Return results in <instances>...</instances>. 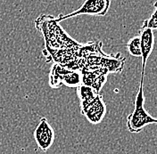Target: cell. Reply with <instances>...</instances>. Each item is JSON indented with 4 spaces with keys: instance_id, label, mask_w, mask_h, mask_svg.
<instances>
[{
    "instance_id": "cell-1",
    "label": "cell",
    "mask_w": 157,
    "mask_h": 154,
    "mask_svg": "<svg viewBox=\"0 0 157 154\" xmlns=\"http://www.w3.org/2000/svg\"><path fill=\"white\" fill-rule=\"evenodd\" d=\"M144 78H140L133 111L128 116L127 128L130 133H139L147 126L157 124V118L152 117L144 107Z\"/></svg>"
},
{
    "instance_id": "cell-2",
    "label": "cell",
    "mask_w": 157,
    "mask_h": 154,
    "mask_svg": "<svg viewBox=\"0 0 157 154\" xmlns=\"http://www.w3.org/2000/svg\"><path fill=\"white\" fill-rule=\"evenodd\" d=\"M111 0H85L78 9L71 12L68 14H60L56 18L57 22L63 20L70 19L78 15H92V16H105L110 8Z\"/></svg>"
},
{
    "instance_id": "cell-3",
    "label": "cell",
    "mask_w": 157,
    "mask_h": 154,
    "mask_svg": "<svg viewBox=\"0 0 157 154\" xmlns=\"http://www.w3.org/2000/svg\"><path fill=\"white\" fill-rule=\"evenodd\" d=\"M33 136L39 149L43 152H47L55 142L56 132L48 119L46 118H41L34 130Z\"/></svg>"
},
{
    "instance_id": "cell-4",
    "label": "cell",
    "mask_w": 157,
    "mask_h": 154,
    "mask_svg": "<svg viewBox=\"0 0 157 154\" xmlns=\"http://www.w3.org/2000/svg\"><path fill=\"white\" fill-rule=\"evenodd\" d=\"M80 108L82 114L91 124L94 125L100 123L106 113V105L102 96L99 95L88 104L80 106Z\"/></svg>"
},
{
    "instance_id": "cell-5",
    "label": "cell",
    "mask_w": 157,
    "mask_h": 154,
    "mask_svg": "<svg viewBox=\"0 0 157 154\" xmlns=\"http://www.w3.org/2000/svg\"><path fill=\"white\" fill-rule=\"evenodd\" d=\"M139 36L141 39V58H142L141 78H144L147 60L150 54H152L155 46V34L153 29L143 25L142 29L139 32Z\"/></svg>"
},
{
    "instance_id": "cell-6",
    "label": "cell",
    "mask_w": 157,
    "mask_h": 154,
    "mask_svg": "<svg viewBox=\"0 0 157 154\" xmlns=\"http://www.w3.org/2000/svg\"><path fill=\"white\" fill-rule=\"evenodd\" d=\"M77 94L80 101V106L88 104L98 96V93L93 87L83 84L77 87Z\"/></svg>"
},
{
    "instance_id": "cell-7",
    "label": "cell",
    "mask_w": 157,
    "mask_h": 154,
    "mask_svg": "<svg viewBox=\"0 0 157 154\" xmlns=\"http://www.w3.org/2000/svg\"><path fill=\"white\" fill-rule=\"evenodd\" d=\"M82 76L78 71L66 70L63 76V84L69 87H78L81 85Z\"/></svg>"
},
{
    "instance_id": "cell-8",
    "label": "cell",
    "mask_w": 157,
    "mask_h": 154,
    "mask_svg": "<svg viewBox=\"0 0 157 154\" xmlns=\"http://www.w3.org/2000/svg\"><path fill=\"white\" fill-rule=\"evenodd\" d=\"M126 48L130 55L134 57H141V39L137 35L129 39L126 45Z\"/></svg>"
},
{
    "instance_id": "cell-9",
    "label": "cell",
    "mask_w": 157,
    "mask_h": 154,
    "mask_svg": "<svg viewBox=\"0 0 157 154\" xmlns=\"http://www.w3.org/2000/svg\"><path fill=\"white\" fill-rule=\"evenodd\" d=\"M143 25L152 29H157V2L155 3V11L152 13L151 17L147 21H145Z\"/></svg>"
}]
</instances>
